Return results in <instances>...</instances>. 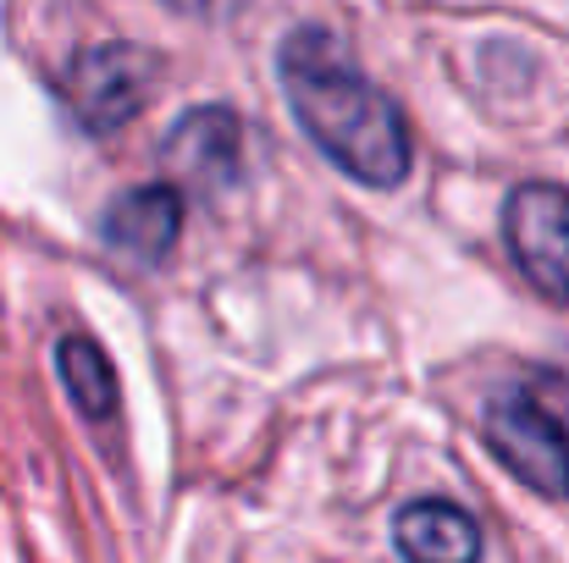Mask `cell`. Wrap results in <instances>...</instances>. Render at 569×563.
Returning a JSON list of instances; mask_svg holds the SVG:
<instances>
[{"label": "cell", "instance_id": "cell-1", "mask_svg": "<svg viewBox=\"0 0 569 563\" xmlns=\"http://www.w3.org/2000/svg\"><path fill=\"white\" fill-rule=\"evenodd\" d=\"M277 78L310 144L366 188H398L415 167L398 100L366 78L355 50L327 22H299L277 44Z\"/></svg>", "mask_w": 569, "mask_h": 563}, {"label": "cell", "instance_id": "cell-2", "mask_svg": "<svg viewBox=\"0 0 569 563\" xmlns=\"http://www.w3.org/2000/svg\"><path fill=\"white\" fill-rule=\"evenodd\" d=\"M492 459L537 497H569V371L520 365L481 414Z\"/></svg>", "mask_w": 569, "mask_h": 563}, {"label": "cell", "instance_id": "cell-3", "mask_svg": "<svg viewBox=\"0 0 569 563\" xmlns=\"http://www.w3.org/2000/svg\"><path fill=\"white\" fill-rule=\"evenodd\" d=\"M156 83H161V56L144 44L111 39V44H89L67 61L61 105L72 111V122L89 139H111L150 105Z\"/></svg>", "mask_w": 569, "mask_h": 563}, {"label": "cell", "instance_id": "cell-4", "mask_svg": "<svg viewBox=\"0 0 569 563\" xmlns=\"http://www.w3.org/2000/svg\"><path fill=\"white\" fill-rule=\"evenodd\" d=\"M503 243L520 277L553 299L569 304V188L559 183H520L503 199Z\"/></svg>", "mask_w": 569, "mask_h": 563}, {"label": "cell", "instance_id": "cell-5", "mask_svg": "<svg viewBox=\"0 0 569 563\" xmlns=\"http://www.w3.org/2000/svg\"><path fill=\"white\" fill-rule=\"evenodd\" d=\"M183 238V193L172 183H144V188H128L106 204L100 215V243L128 260L133 271H156L172 260Z\"/></svg>", "mask_w": 569, "mask_h": 563}, {"label": "cell", "instance_id": "cell-6", "mask_svg": "<svg viewBox=\"0 0 569 563\" xmlns=\"http://www.w3.org/2000/svg\"><path fill=\"white\" fill-rule=\"evenodd\" d=\"M167 167L193 188L227 193L243 178V122L227 105H193L167 133Z\"/></svg>", "mask_w": 569, "mask_h": 563}, {"label": "cell", "instance_id": "cell-7", "mask_svg": "<svg viewBox=\"0 0 569 563\" xmlns=\"http://www.w3.org/2000/svg\"><path fill=\"white\" fill-rule=\"evenodd\" d=\"M392 542L403 563H481V525L448 497L403 503L392 520Z\"/></svg>", "mask_w": 569, "mask_h": 563}, {"label": "cell", "instance_id": "cell-8", "mask_svg": "<svg viewBox=\"0 0 569 563\" xmlns=\"http://www.w3.org/2000/svg\"><path fill=\"white\" fill-rule=\"evenodd\" d=\"M56 375H61V386H67V398H72V409H78L83 420L100 425V420L117 414V371H111V360L100 354L94 338L67 332V338L56 343Z\"/></svg>", "mask_w": 569, "mask_h": 563}, {"label": "cell", "instance_id": "cell-9", "mask_svg": "<svg viewBox=\"0 0 569 563\" xmlns=\"http://www.w3.org/2000/svg\"><path fill=\"white\" fill-rule=\"evenodd\" d=\"M167 6H172V11H189V17H199V11H210L216 0H167Z\"/></svg>", "mask_w": 569, "mask_h": 563}]
</instances>
